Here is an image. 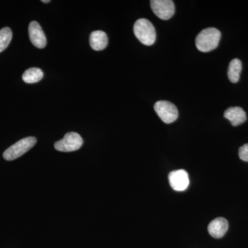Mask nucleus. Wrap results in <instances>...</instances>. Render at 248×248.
<instances>
[{"label":"nucleus","instance_id":"1","mask_svg":"<svg viewBox=\"0 0 248 248\" xmlns=\"http://www.w3.org/2000/svg\"><path fill=\"white\" fill-rule=\"evenodd\" d=\"M221 37V32L215 28L203 29L197 36L196 46L203 53L212 51L218 46Z\"/></svg>","mask_w":248,"mask_h":248},{"label":"nucleus","instance_id":"2","mask_svg":"<svg viewBox=\"0 0 248 248\" xmlns=\"http://www.w3.org/2000/svg\"><path fill=\"white\" fill-rule=\"evenodd\" d=\"M133 30L137 38L143 45L146 46L154 45L156 40V31H155L154 26L149 20L143 18L138 19L135 23Z\"/></svg>","mask_w":248,"mask_h":248},{"label":"nucleus","instance_id":"3","mask_svg":"<svg viewBox=\"0 0 248 248\" xmlns=\"http://www.w3.org/2000/svg\"><path fill=\"white\" fill-rule=\"evenodd\" d=\"M37 143V139L34 137H29L19 140L7 150L5 151L3 156L7 161H13L20 157L23 155L27 153Z\"/></svg>","mask_w":248,"mask_h":248},{"label":"nucleus","instance_id":"4","mask_svg":"<svg viewBox=\"0 0 248 248\" xmlns=\"http://www.w3.org/2000/svg\"><path fill=\"white\" fill-rule=\"evenodd\" d=\"M154 109L159 118L166 124L175 122L179 117L177 108L168 101H158L155 103Z\"/></svg>","mask_w":248,"mask_h":248},{"label":"nucleus","instance_id":"5","mask_svg":"<svg viewBox=\"0 0 248 248\" xmlns=\"http://www.w3.org/2000/svg\"><path fill=\"white\" fill-rule=\"evenodd\" d=\"M82 138L79 134L71 132L65 135L63 138L55 143V148L60 152H73L78 151L82 146Z\"/></svg>","mask_w":248,"mask_h":248},{"label":"nucleus","instance_id":"6","mask_svg":"<svg viewBox=\"0 0 248 248\" xmlns=\"http://www.w3.org/2000/svg\"><path fill=\"white\" fill-rule=\"evenodd\" d=\"M151 6L153 13L163 20L170 19L175 12V6L171 0H152Z\"/></svg>","mask_w":248,"mask_h":248},{"label":"nucleus","instance_id":"7","mask_svg":"<svg viewBox=\"0 0 248 248\" xmlns=\"http://www.w3.org/2000/svg\"><path fill=\"white\" fill-rule=\"evenodd\" d=\"M170 185L175 191L186 190L189 186L188 173L185 170H177L170 173L169 175Z\"/></svg>","mask_w":248,"mask_h":248},{"label":"nucleus","instance_id":"8","mask_svg":"<svg viewBox=\"0 0 248 248\" xmlns=\"http://www.w3.org/2000/svg\"><path fill=\"white\" fill-rule=\"evenodd\" d=\"M29 34L32 45L38 48H45L47 43L46 37L38 22L32 21L30 23Z\"/></svg>","mask_w":248,"mask_h":248},{"label":"nucleus","instance_id":"9","mask_svg":"<svg viewBox=\"0 0 248 248\" xmlns=\"http://www.w3.org/2000/svg\"><path fill=\"white\" fill-rule=\"evenodd\" d=\"M208 232L215 239L223 237L228 230V222L223 217L215 218L208 225Z\"/></svg>","mask_w":248,"mask_h":248},{"label":"nucleus","instance_id":"10","mask_svg":"<svg viewBox=\"0 0 248 248\" xmlns=\"http://www.w3.org/2000/svg\"><path fill=\"white\" fill-rule=\"evenodd\" d=\"M224 117L231 122L233 126H237L247 120L246 112L241 107H231L224 112Z\"/></svg>","mask_w":248,"mask_h":248},{"label":"nucleus","instance_id":"11","mask_svg":"<svg viewBox=\"0 0 248 248\" xmlns=\"http://www.w3.org/2000/svg\"><path fill=\"white\" fill-rule=\"evenodd\" d=\"M108 38L107 33L102 31H93L90 36V45L93 50L100 51L107 48Z\"/></svg>","mask_w":248,"mask_h":248},{"label":"nucleus","instance_id":"12","mask_svg":"<svg viewBox=\"0 0 248 248\" xmlns=\"http://www.w3.org/2000/svg\"><path fill=\"white\" fill-rule=\"evenodd\" d=\"M242 71V63L239 59L232 60L228 67V76L230 81L232 83L239 81L240 74Z\"/></svg>","mask_w":248,"mask_h":248},{"label":"nucleus","instance_id":"13","mask_svg":"<svg viewBox=\"0 0 248 248\" xmlns=\"http://www.w3.org/2000/svg\"><path fill=\"white\" fill-rule=\"evenodd\" d=\"M43 77V71L40 68H31L24 72L22 79L27 84H34L42 80Z\"/></svg>","mask_w":248,"mask_h":248},{"label":"nucleus","instance_id":"14","mask_svg":"<svg viewBox=\"0 0 248 248\" xmlns=\"http://www.w3.org/2000/svg\"><path fill=\"white\" fill-rule=\"evenodd\" d=\"M12 37V31L10 28L5 27L0 30V53L9 46Z\"/></svg>","mask_w":248,"mask_h":248},{"label":"nucleus","instance_id":"15","mask_svg":"<svg viewBox=\"0 0 248 248\" xmlns=\"http://www.w3.org/2000/svg\"><path fill=\"white\" fill-rule=\"evenodd\" d=\"M239 156L240 159L248 162V143L239 148Z\"/></svg>","mask_w":248,"mask_h":248},{"label":"nucleus","instance_id":"16","mask_svg":"<svg viewBox=\"0 0 248 248\" xmlns=\"http://www.w3.org/2000/svg\"><path fill=\"white\" fill-rule=\"evenodd\" d=\"M42 2L45 3V4H47V3L50 2V0H42Z\"/></svg>","mask_w":248,"mask_h":248}]
</instances>
